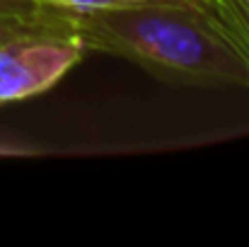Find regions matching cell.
Segmentation results:
<instances>
[{
  "instance_id": "8992f818",
  "label": "cell",
  "mask_w": 249,
  "mask_h": 247,
  "mask_svg": "<svg viewBox=\"0 0 249 247\" xmlns=\"http://www.w3.org/2000/svg\"><path fill=\"white\" fill-rule=\"evenodd\" d=\"M44 7H36L34 0H0V12L2 15H27V17H34Z\"/></svg>"
},
{
  "instance_id": "5b68a950",
  "label": "cell",
  "mask_w": 249,
  "mask_h": 247,
  "mask_svg": "<svg viewBox=\"0 0 249 247\" xmlns=\"http://www.w3.org/2000/svg\"><path fill=\"white\" fill-rule=\"evenodd\" d=\"M215 2L223 22L249 54V0H215Z\"/></svg>"
},
{
  "instance_id": "3957f363",
  "label": "cell",
  "mask_w": 249,
  "mask_h": 247,
  "mask_svg": "<svg viewBox=\"0 0 249 247\" xmlns=\"http://www.w3.org/2000/svg\"><path fill=\"white\" fill-rule=\"evenodd\" d=\"M29 32H68L63 15L58 10H41L34 17L27 15H2L0 12V44L19 37V34H29ZM71 34V32H68Z\"/></svg>"
},
{
  "instance_id": "277c9868",
  "label": "cell",
  "mask_w": 249,
  "mask_h": 247,
  "mask_svg": "<svg viewBox=\"0 0 249 247\" xmlns=\"http://www.w3.org/2000/svg\"><path fill=\"white\" fill-rule=\"evenodd\" d=\"M36 7L63 10V12H87V10H114V7H133V5H198L211 10L203 0H34ZM213 12V10H211ZM220 17V15H218ZM223 19V17H220Z\"/></svg>"
},
{
  "instance_id": "6da1fadb",
  "label": "cell",
  "mask_w": 249,
  "mask_h": 247,
  "mask_svg": "<svg viewBox=\"0 0 249 247\" xmlns=\"http://www.w3.org/2000/svg\"><path fill=\"white\" fill-rule=\"evenodd\" d=\"M58 12L87 54L119 56L169 85L249 90V54L206 7L133 5Z\"/></svg>"
},
{
  "instance_id": "7a4b0ae2",
  "label": "cell",
  "mask_w": 249,
  "mask_h": 247,
  "mask_svg": "<svg viewBox=\"0 0 249 247\" xmlns=\"http://www.w3.org/2000/svg\"><path fill=\"white\" fill-rule=\"evenodd\" d=\"M87 54L68 32H29L0 44V104L36 97L71 73Z\"/></svg>"
},
{
  "instance_id": "52a82bcc",
  "label": "cell",
  "mask_w": 249,
  "mask_h": 247,
  "mask_svg": "<svg viewBox=\"0 0 249 247\" xmlns=\"http://www.w3.org/2000/svg\"><path fill=\"white\" fill-rule=\"evenodd\" d=\"M203 2H206V5H208V7L215 12V15H220V12H218V2H215V0H203Z\"/></svg>"
}]
</instances>
